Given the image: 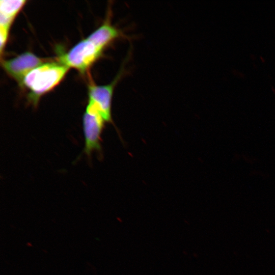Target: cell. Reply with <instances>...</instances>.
<instances>
[{
  "label": "cell",
  "mask_w": 275,
  "mask_h": 275,
  "mask_svg": "<svg viewBox=\"0 0 275 275\" xmlns=\"http://www.w3.org/2000/svg\"><path fill=\"white\" fill-rule=\"evenodd\" d=\"M130 56L127 55L119 72L109 84L103 86L90 85L89 87V102L92 104L101 114L105 122L112 121V99L115 87L126 73L125 65Z\"/></svg>",
  "instance_id": "cell-4"
},
{
  "label": "cell",
  "mask_w": 275,
  "mask_h": 275,
  "mask_svg": "<svg viewBox=\"0 0 275 275\" xmlns=\"http://www.w3.org/2000/svg\"><path fill=\"white\" fill-rule=\"evenodd\" d=\"M8 32L9 29L0 26V46L1 54L3 53V50L7 40Z\"/></svg>",
  "instance_id": "cell-8"
},
{
  "label": "cell",
  "mask_w": 275,
  "mask_h": 275,
  "mask_svg": "<svg viewBox=\"0 0 275 275\" xmlns=\"http://www.w3.org/2000/svg\"><path fill=\"white\" fill-rule=\"evenodd\" d=\"M47 62L48 61L45 59L27 52L11 60L3 61V65L9 74L22 84L24 77L30 72Z\"/></svg>",
  "instance_id": "cell-5"
},
{
  "label": "cell",
  "mask_w": 275,
  "mask_h": 275,
  "mask_svg": "<svg viewBox=\"0 0 275 275\" xmlns=\"http://www.w3.org/2000/svg\"><path fill=\"white\" fill-rule=\"evenodd\" d=\"M119 38L128 39L129 37L113 25L108 20L87 38L96 46L103 49L110 43Z\"/></svg>",
  "instance_id": "cell-6"
},
{
  "label": "cell",
  "mask_w": 275,
  "mask_h": 275,
  "mask_svg": "<svg viewBox=\"0 0 275 275\" xmlns=\"http://www.w3.org/2000/svg\"><path fill=\"white\" fill-rule=\"evenodd\" d=\"M63 64L47 62L30 72L24 77L22 85L31 92L30 99L36 106L39 98L59 84L69 69Z\"/></svg>",
  "instance_id": "cell-1"
},
{
  "label": "cell",
  "mask_w": 275,
  "mask_h": 275,
  "mask_svg": "<svg viewBox=\"0 0 275 275\" xmlns=\"http://www.w3.org/2000/svg\"><path fill=\"white\" fill-rule=\"evenodd\" d=\"M25 1H0V26L9 29L17 14L24 6Z\"/></svg>",
  "instance_id": "cell-7"
},
{
  "label": "cell",
  "mask_w": 275,
  "mask_h": 275,
  "mask_svg": "<svg viewBox=\"0 0 275 275\" xmlns=\"http://www.w3.org/2000/svg\"><path fill=\"white\" fill-rule=\"evenodd\" d=\"M105 122L97 108L89 102L82 117L85 144L84 151L89 157L94 151L101 152V135Z\"/></svg>",
  "instance_id": "cell-2"
},
{
  "label": "cell",
  "mask_w": 275,
  "mask_h": 275,
  "mask_svg": "<svg viewBox=\"0 0 275 275\" xmlns=\"http://www.w3.org/2000/svg\"><path fill=\"white\" fill-rule=\"evenodd\" d=\"M102 50L87 38L80 41L62 56L60 63L84 73L101 56Z\"/></svg>",
  "instance_id": "cell-3"
}]
</instances>
